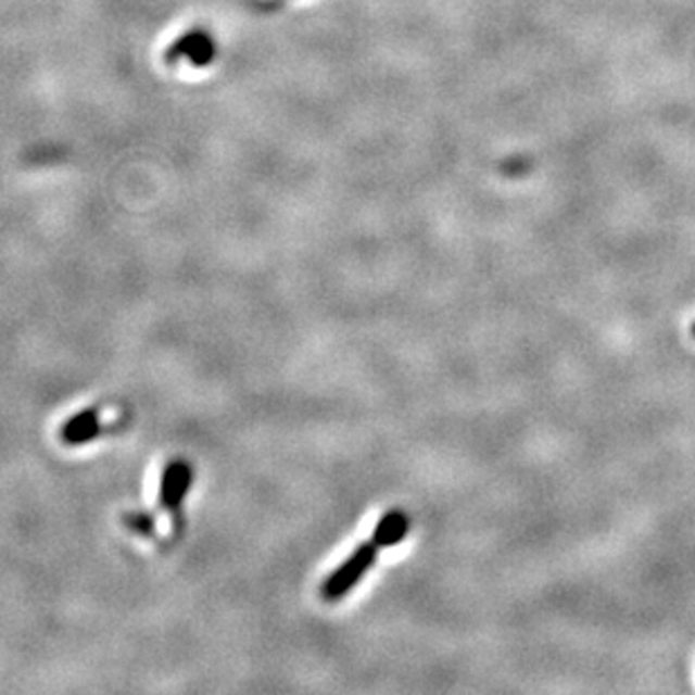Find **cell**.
I'll return each mask as SVG.
<instances>
[{
	"mask_svg": "<svg viewBox=\"0 0 695 695\" xmlns=\"http://www.w3.org/2000/svg\"><path fill=\"white\" fill-rule=\"evenodd\" d=\"M378 547L374 541L361 545L350 558H346L338 570L325 581L323 585V596L327 602H338L344 594H350L352 587L371 570V565L378 558Z\"/></svg>",
	"mask_w": 695,
	"mask_h": 695,
	"instance_id": "6da1fadb",
	"label": "cell"
},
{
	"mask_svg": "<svg viewBox=\"0 0 695 695\" xmlns=\"http://www.w3.org/2000/svg\"><path fill=\"white\" fill-rule=\"evenodd\" d=\"M214 56H216V43L210 37V31L203 27L185 31V35L176 39L165 52L167 63H176L178 59H189L192 61V66L197 68H205L207 63H212Z\"/></svg>",
	"mask_w": 695,
	"mask_h": 695,
	"instance_id": "7a4b0ae2",
	"label": "cell"
},
{
	"mask_svg": "<svg viewBox=\"0 0 695 695\" xmlns=\"http://www.w3.org/2000/svg\"><path fill=\"white\" fill-rule=\"evenodd\" d=\"M192 480H194V472L187 462L182 459L169 462L161 482V507L172 514H178L189 486H192Z\"/></svg>",
	"mask_w": 695,
	"mask_h": 695,
	"instance_id": "3957f363",
	"label": "cell"
},
{
	"mask_svg": "<svg viewBox=\"0 0 695 695\" xmlns=\"http://www.w3.org/2000/svg\"><path fill=\"white\" fill-rule=\"evenodd\" d=\"M102 432V421H100V409H84V413L75 415L68 419L61 428V439L71 446L86 444V441L94 439Z\"/></svg>",
	"mask_w": 695,
	"mask_h": 695,
	"instance_id": "277c9868",
	"label": "cell"
},
{
	"mask_svg": "<svg viewBox=\"0 0 695 695\" xmlns=\"http://www.w3.org/2000/svg\"><path fill=\"white\" fill-rule=\"evenodd\" d=\"M409 531V518L403 509H390L381 520H378V525L374 527V533H371V541L378 545V547H394L399 545L405 535Z\"/></svg>",
	"mask_w": 695,
	"mask_h": 695,
	"instance_id": "5b68a950",
	"label": "cell"
},
{
	"mask_svg": "<svg viewBox=\"0 0 695 695\" xmlns=\"http://www.w3.org/2000/svg\"><path fill=\"white\" fill-rule=\"evenodd\" d=\"M129 525H131L136 531H142V533H149V531L153 529V522H151V518H147V516H134V518H129Z\"/></svg>",
	"mask_w": 695,
	"mask_h": 695,
	"instance_id": "8992f818",
	"label": "cell"
},
{
	"mask_svg": "<svg viewBox=\"0 0 695 695\" xmlns=\"http://www.w3.org/2000/svg\"><path fill=\"white\" fill-rule=\"evenodd\" d=\"M691 333H693V336H695V323H693V327H691Z\"/></svg>",
	"mask_w": 695,
	"mask_h": 695,
	"instance_id": "52a82bcc",
	"label": "cell"
}]
</instances>
